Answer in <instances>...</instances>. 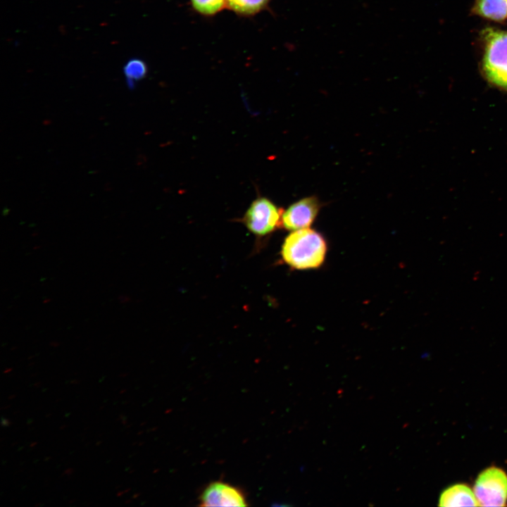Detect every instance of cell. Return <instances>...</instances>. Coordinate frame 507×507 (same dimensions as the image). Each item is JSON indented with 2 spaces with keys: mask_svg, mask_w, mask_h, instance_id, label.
<instances>
[{
  "mask_svg": "<svg viewBox=\"0 0 507 507\" xmlns=\"http://www.w3.org/2000/svg\"><path fill=\"white\" fill-rule=\"evenodd\" d=\"M327 243L318 232L308 228L292 231L282 245L281 256L295 270L318 268L327 254Z\"/></svg>",
  "mask_w": 507,
  "mask_h": 507,
  "instance_id": "cell-1",
  "label": "cell"
},
{
  "mask_svg": "<svg viewBox=\"0 0 507 507\" xmlns=\"http://www.w3.org/2000/svg\"><path fill=\"white\" fill-rule=\"evenodd\" d=\"M483 39L484 75L492 84L507 89V32L487 29Z\"/></svg>",
  "mask_w": 507,
  "mask_h": 507,
  "instance_id": "cell-2",
  "label": "cell"
},
{
  "mask_svg": "<svg viewBox=\"0 0 507 507\" xmlns=\"http://www.w3.org/2000/svg\"><path fill=\"white\" fill-rule=\"evenodd\" d=\"M474 493L481 506H504L507 501V475L501 468L490 467L477 477Z\"/></svg>",
  "mask_w": 507,
  "mask_h": 507,
  "instance_id": "cell-3",
  "label": "cell"
},
{
  "mask_svg": "<svg viewBox=\"0 0 507 507\" xmlns=\"http://www.w3.org/2000/svg\"><path fill=\"white\" fill-rule=\"evenodd\" d=\"M282 213L270 199L260 197L251 203L242 221L254 235L263 237L281 225Z\"/></svg>",
  "mask_w": 507,
  "mask_h": 507,
  "instance_id": "cell-4",
  "label": "cell"
},
{
  "mask_svg": "<svg viewBox=\"0 0 507 507\" xmlns=\"http://www.w3.org/2000/svg\"><path fill=\"white\" fill-rule=\"evenodd\" d=\"M201 506H246V497L237 487L215 481L210 483L199 498Z\"/></svg>",
  "mask_w": 507,
  "mask_h": 507,
  "instance_id": "cell-5",
  "label": "cell"
},
{
  "mask_svg": "<svg viewBox=\"0 0 507 507\" xmlns=\"http://www.w3.org/2000/svg\"><path fill=\"white\" fill-rule=\"evenodd\" d=\"M319 209L320 204L315 197L303 198L282 212L281 225L289 231L308 228L315 220Z\"/></svg>",
  "mask_w": 507,
  "mask_h": 507,
  "instance_id": "cell-6",
  "label": "cell"
},
{
  "mask_svg": "<svg viewBox=\"0 0 507 507\" xmlns=\"http://www.w3.org/2000/svg\"><path fill=\"white\" fill-rule=\"evenodd\" d=\"M440 506H477L475 493L466 484H457L446 489L440 495Z\"/></svg>",
  "mask_w": 507,
  "mask_h": 507,
  "instance_id": "cell-7",
  "label": "cell"
},
{
  "mask_svg": "<svg viewBox=\"0 0 507 507\" xmlns=\"http://www.w3.org/2000/svg\"><path fill=\"white\" fill-rule=\"evenodd\" d=\"M473 11L484 18L503 20L507 18V0H476Z\"/></svg>",
  "mask_w": 507,
  "mask_h": 507,
  "instance_id": "cell-8",
  "label": "cell"
},
{
  "mask_svg": "<svg viewBox=\"0 0 507 507\" xmlns=\"http://www.w3.org/2000/svg\"><path fill=\"white\" fill-rule=\"evenodd\" d=\"M269 0H226V6L242 14H253L263 8Z\"/></svg>",
  "mask_w": 507,
  "mask_h": 507,
  "instance_id": "cell-9",
  "label": "cell"
},
{
  "mask_svg": "<svg viewBox=\"0 0 507 507\" xmlns=\"http://www.w3.org/2000/svg\"><path fill=\"white\" fill-rule=\"evenodd\" d=\"M124 74L129 84L144 78L147 73V66L144 61L139 58L128 61L123 68Z\"/></svg>",
  "mask_w": 507,
  "mask_h": 507,
  "instance_id": "cell-10",
  "label": "cell"
},
{
  "mask_svg": "<svg viewBox=\"0 0 507 507\" xmlns=\"http://www.w3.org/2000/svg\"><path fill=\"white\" fill-rule=\"evenodd\" d=\"M193 7L199 13L212 15L226 6V0H191Z\"/></svg>",
  "mask_w": 507,
  "mask_h": 507,
  "instance_id": "cell-11",
  "label": "cell"
},
{
  "mask_svg": "<svg viewBox=\"0 0 507 507\" xmlns=\"http://www.w3.org/2000/svg\"><path fill=\"white\" fill-rule=\"evenodd\" d=\"M11 424V422L8 419L4 418L3 417L1 418V425L3 427H8Z\"/></svg>",
  "mask_w": 507,
  "mask_h": 507,
  "instance_id": "cell-12",
  "label": "cell"
},
{
  "mask_svg": "<svg viewBox=\"0 0 507 507\" xmlns=\"http://www.w3.org/2000/svg\"><path fill=\"white\" fill-rule=\"evenodd\" d=\"M73 472H74L73 468H69L66 469V470L63 472V473L62 475H71Z\"/></svg>",
  "mask_w": 507,
  "mask_h": 507,
  "instance_id": "cell-13",
  "label": "cell"
},
{
  "mask_svg": "<svg viewBox=\"0 0 507 507\" xmlns=\"http://www.w3.org/2000/svg\"><path fill=\"white\" fill-rule=\"evenodd\" d=\"M80 382V381L77 380H73L70 381V383H71V384H79Z\"/></svg>",
  "mask_w": 507,
  "mask_h": 507,
  "instance_id": "cell-14",
  "label": "cell"
},
{
  "mask_svg": "<svg viewBox=\"0 0 507 507\" xmlns=\"http://www.w3.org/2000/svg\"><path fill=\"white\" fill-rule=\"evenodd\" d=\"M119 419L121 420H125V419H127V417H126L125 415H124L123 414H120V415H119Z\"/></svg>",
  "mask_w": 507,
  "mask_h": 507,
  "instance_id": "cell-15",
  "label": "cell"
},
{
  "mask_svg": "<svg viewBox=\"0 0 507 507\" xmlns=\"http://www.w3.org/2000/svg\"><path fill=\"white\" fill-rule=\"evenodd\" d=\"M123 494H124L123 491V492L118 491V492L117 493V496H121Z\"/></svg>",
  "mask_w": 507,
  "mask_h": 507,
  "instance_id": "cell-16",
  "label": "cell"
},
{
  "mask_svg": "<svg viewBox=\"0 0 507 507\" xmlns=\"http://www.w3.org/2000/svg\"><path fill=\"white\" fill-rule=\"evenodd\" d=\"M37 444V442H32V443L30 444V447H34Z\"/></svg>",
  "mask_w": 507,
  "mask_h": 507,
  "instance_id": "cell-17",
  "label": "cell"
},
{
  "mask_svg": "<svg viewBox=\"0 0 507 507\" xmlns=\"http://www.w3.org/2000/svg\"><path fill=\"white\" fill-rule=\"evenodd\" d=\"M11 370H12V368H8V369L4 370V373H8L11 372Z\"/></svg>",
  "mask_w": 507,
  "mask_h": 507,
  "instance_id": "cell-18",
  "label": "cell"
},
{
  "mask_svg": "<svg viewBox=\"0 0 507 507\" xmlns=\"http://www.w3.org/2000/svg\"><path fill=\"white\" fill-rule=\"evenodd\" d=\"M40 384H41V382H36L35 384H34V386H35V387H38L39 385H40Z\"/></svg>",
  "mask_w": 507,
  "mask_h": 507,
  "instance_id": "cell-19",
  "label": "cell"
},
{
  "mask_svg": "<svg viewBox=\"0 0 507 507\" xmlns=\"http://www.w3.org/2000/svg\"><path fill=\"white\" fill-rule=\"evenodd\" d=\"M67 427L66 425H62V426L60 427V430H63V429H64L65 427Z\"/></svg>",
  "mask_w": 507,
  "mask_h": 507,
  "instance_id": "cell-20",
  "label": "cell"
},
{
  "mask_svg": "<svg viewBox=\"0 0 507 507\" xmlns=\"http://www.w3.org/2000/svg\"><path fill=\"white\" fill-rule=\"evenodd\" d=\"M126 375H127V373H125V374L123 373V374L120 375L119 376L120 377H125Z\"/></svg>",
  "mask_w": 507,
  "mask_h": 507,
  "instance_id": "cell-21",
  "label": "cell"
},
{
  "mask_svg": "<svg viewBox=\"0 0 507 507\" xmlns=\"http://www.w3.org/2000/svg\"><path fill=\"white\" fill-rule=\"evenodd\" d=\"M121 423H122V424H123V425H125V424H126V423H127V420H126V419H125V420H121Z\"/></svg>",
  "mask_w": 507,
  "mask_h": 507,
  "instance_id": "cell-22",
  "label": "cell"
},
{
  "mask_svg": "<svg viewBox=\"0 0 507 507\" xmlns=\"http://www.w3.org/2000/svg\"><path fill=\"white\" fill-rule=\"evenodd\" d=\"M130 489L128 488V489H126L125 491H123V492H124V494H125V493H127L128 492H130Z\"/></svg>",
  "mask_w": 507,
  "mask_h": 507,
  "instance_id": "cell-23",
  "label": "cell"
},
{
  "mask_svg": "<svg viewBox=\"0 0 507 507\" xmlns=\"http://www.w3.org/2000/svg\"><path fill=\"white\" fill-rule=\"evenodd\" d=\"M15 396V394H13V395H11V396L8 397V399H11L14 398Z\"/></svg>",
  "mask_w": 507,
  "mask_h": 507,
  "instance_id": "cell-24",
  "label": "cell"
},
{
  "mask_svg": "<svg viewBox=\"0 0 507 507\" xmlns=\"http://www.w3.org/2000/svg\"><path fill=\"white\" fill-rule=\"evenodd\" d=\"M131 501H132L129 499V500H127V501L125 502V504H127V503H131Z\"/></svg>",
  "mask_w": 507,
  "mask_h": 507,
  "instance_id": "cell-25",
  "label": "cell"
},
{
  "mask_svg": "<svg viewBox=\"0 0 507 507\" xmlns=\"http://www.w3.org/2000/svg\"><path fill=\"white\" fill-rule=\"evenodd\" d=\"M138 495H139V494H134L132 497H133L134 499H135V498H137V497L138 496Z\"/></svg>",
  "mask_w": 507,
  "mask_h": 507,
  "instance_id": "cell-26",
  "label": "cell"
},
{
  "mask_svg": "<svg viewBox=\"0 0 507 507\" xmlns=\"http://www.w3.org/2000/svg\"><path fill=\"white\" fill-rule=\"evenodd\" d=\"M101 443H102V441H99V442L96 444V445L98 446V445H99V444H101Z\"/></svg>",
  "mask_w": 507,
  "mask_h": 507,
  "instance_id": "cell-27",
  "label": "cell"
},
{
  "mask_svg": "<svg viewBox=\"0 0 507 507\" xmlns=\"http://www.w3.org/2000/svg\"><path fill=\"white\" fill-rule=\"evenodd\" d=\"M50 458H51V456H48V457H46V458H44V461H48V460L50 459Z\"/></svg>",
  "mask_w": 507,
  "mask_h": 507,
  "instance_id": "cell-28",
  "label": "cell"
},
{
  "mask_svg": "<svg viewBox=\"0 0 507 507\" xmlns=\"http://www.w3.org/2000/svg\"><path fill=\"white\" fill-rule=\"evenodd\" d=\"M125 391H126V389H123L122 391L120 392V394H121L124 393Z\"/></svg>",
  "mask_w": 507,
  "mask_h": 507,
  "instance_id": "cell-29",
  "label": "cell"
},
{
  "mask_svg": "<svg viewBox=\"0 0 507 507\" xmlns=\"http://www.w3.org/2000/svg\"><path fill=\"white\" fill-rule=\"evenodd\" d=\"M75 501V499H72V500L70 501L69 503H72L74 502Z\"/></svg>",
  "mask_w": 507,
  "mask_h": 507,
  "instance_id": "cell-30",
  "label": "cell"
},
{
  "mask_svg": "<svg viewBox=\"0 0 507 507\" xmlns=\"http://www.w3.org/2000/svg\"><path fill=\"white\" fill-rule=\"evenodd\" d=\"M52 415L51 413H49V414H47V415H46V417L48 418L49 416H50V415Z\"/></svg>",
  "mask_w": 507,
  "mask_h": 507,
  "instance_id": "cell-31",
  "label": "cell"
},
{
  "mask_svg": "<svg viewBox=\"0 0 507 507\" xmlns=\"http://www.w3.org/2000/svg\"><path fill=\"white\" fill-rule=\"evenodd\" d=\"M40 505H41L40 503H37V504L35 505V507L38 506H40Z\"/></svg>",
  "mask_w": 507,
  "mask_h": 507,
  "instance_id": "cell-32",
  "label": "cell"
},
{
  "mask_svg": "<svg viewBox=\"0 0 507 507\" xmlns=\"http://www.w3.org/2000/svg\"><path fill=\"white\" fill-rule=\"evenodd\" d=\"M15 444H17V442L13 443V444H11V446H14Z\"/></svg>",
  "mask_w": 507,
  "mask_h": 507,
  "instance_id": "cell-33",
  "label": "cell"
},
{
  "mask_svg": "<svg viewBox=\"0 0 507 507\" xmlns=\"http://www.w3.org/2000/svg\"><path fill=\"white\" fill-rule=\"evenodd\" d=\"M131 426V425H128L126 427L128 428Z\"/></svg>",
  "mask_w": 507,
  "mask_h": 507,
  "instance_id": "cell-34",
  "label": "cell"
},
{
  "mask_svg": "<svg viewBox=\"0 0 507 507\" xmlns=\"http://www.w3.org/2000/svg\"><path fill=\"white\" fill-rule=\"evenodd\" d=\"M103 408H104V406H101V407H100V409H102Z\"/></svg>",
  "mask_w": 507,
  "mask_h": 507,
  "instance_id": "cell-35",
  "label": "cell"
}]
</instances>
